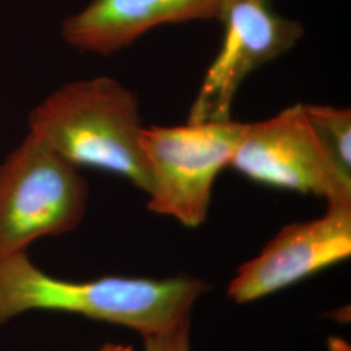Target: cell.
<instances>
[{
	"mask_svg": "<svg viewBox=\"0 0 351 351\" xmlns=\"http://www.w3.org/2000/svg\"><path fill=\"white\" fill-rule=\"evenodd\" d=\"M228 167L268 188L351 202V173L339 168L311 125L303 104L245 123Z\"/></svg>",
	"mask_w": 351,
	"mask_h": 351,
	"instance_id": "cell-5",
	"label": "cell"
},
{
	"mask_svg": "<svg viewBox=\"0 0 351 351\" xmlns=\"http://www.w3.org/2000/svg\"><path fill=\"white\" fill-rule=\"evenodd\" d=\"M328 351H351L350 343L337 336L328 339Z\"/></svg>",
	"mask_w": 351,
	"mask_h": 351,
	"instance_id": "cell-11",
	"label": "cell"
},
{
	"mask_svg": "<svg viewBox=\"0 0 351 351\" xmlns=\"http://www.w3.org/2000/svg\"><path fill=\"white\" fill-rule=\"evenodd\" d=\"M30 133L64 160L120 176L147 193L136 93L111 77L78 80L55 90L29 116Z\"/></svg>",
	"mask_w": 351,
	"mask_h": 351,
	"instance_id": "cell-2",
	"label": "cell"
},
{
	"mask_svg": "<svg viewBox=\"0 0 351 351\" xmlns=\"http://www.w3.org/2000/svg\"><path fill=\"white\" fill-rule=\"evenodd\" d=\"M80 169L29 134L0 163V259L30 243L73 230L86 213Z\"/></svg>",
	"mask_w": 351,
	"mask_h": 351,
	"instance_id": "cell-3",
	"label": "cell"
},
{
	"mask_svg": "<svg viewBox=\"0 0 351 351\" xmlns=\"http://www.w3.org/2000/svg\"><path fill=\"white\" fill-rule=\"evenodd\" d=\"M307 117L314 126L333 160L345 172L351 173V111L332 106L303 104Z\"/></svg>",
	"mask_w": 351,
	"mask_h": 351,
	"instance_id": "cell-9",
	"label": "cell"
},
{
	"mask_svg": "<svg viewBox=\"0 0 351 351\" xmlns=\"http://www.w3.org/2000/svg\"><path fill=\"white\" fill-rule=\"evenodd\" d=\"M207 290L203 280L189 276L66 281L42 272L19 252L0 259V324L30 310L59 311L126 326L147 339L190 322Z\"/></svg>",
	"mask_w": 351,
	"mask_h": 351,
	"instance_id": "cell-1",
	"label": "cell"
},
{
	"mask_svg": "<svg viewBox=\"0 0 351 351\" xmlns=\"http://www.w3.org/2000/svg\"><path fill=\"white\" fill-rule=\"evenodd\" d=\"M224 26L221 47L190 107L188 123L230 120L243 80L285 53L303 36V26L277 13L269 0H226L217 17Z\"/></svg>",
	"mask_w": 351,
	"mask_h": 351,
	"instance_id": "cell-6",
	"label": "cell"
},
{
	"mask_svg": "<svg viewBox=\"0 0 351 351\" xmlns=\"http://www.w3.org/2000/svg\"><path fill=\"white\" fill-rule=\"evenodd\" d=\"M95 351H133V348L129 345H121V343H106L101 349Z\"/></svg>",
	"mask_w": 351,
	"mask_h": 351,
	"instance_id": "cell-12",
	"label": "cell"
},
{
	"mask_svg": "<svg viewBox=\"0 0 351 351\" xmlns=\"http://www.w3.org/2000/svg\"><path fill=\"white\" fill-rule=\"evenodd\" d=\"M226 0H91L63 24L64 40L77 50L111 55L151 29L217 19Z\"/></svg>",
	"mask_w": 351,
	"mask_h": 351,
	"instance_id": "cell-8",
	"label": "cell"
},
{
	"mask_svg": "<svg viewBox=\"0 0 351 351\" xmlns=\"http://www.w3.org/2000/svg\"><path fill=\"white\" fill-rule=\"evenodd\" d=\"M351 202L326 203L320 217L284 226L237 269L228 287L232 301H258L349 259Z\"/></svg>",
	"mask_w": 351,
	"mask_h": 351,
	"instance_id": "cell-7",
	"label": "cell"
},
{
	"mask_svg": "<svg viewBox=\"0 0 351 351\" xmlns=\"http://www.w3.org/2000/svg\"><path fill=\"white\" fill-rule=\"evenodd\" d=\"M145 339V351H191L190 322L168 333Z\"/></svg>",
	"mask_w": 351,
	"mask_h": 351,
	"instance_id": "cell-10",
	"label": "cell"
},
{
	"mask_svg": "<svg viewBox=\"0 0 351 351\" xmlns=\"http://www.w3.org/2000/svg\"><path fill=\"white\" fill-rule=\"evenodd\" d=\"M245 123L226 120L150 126L141 130L149 173L151 213L173 217L186 228L208 215L219 173L229 165Z\"/></svg>",
	"mask_w": 351,
	"mask_h": 351,
	"instance_id": "cell-4",
	"label": "cell"
}]
</instances>
